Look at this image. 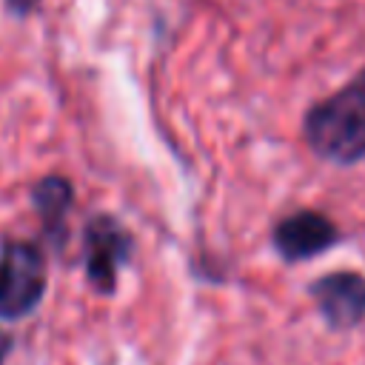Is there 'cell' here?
Here are the masks:
<instances>
[{
  "instance_id": "6da1fadb",
  "label": "cell",
  "mask_w": 365,
  "mask_h": 365,
  "mask_svg": "<svg viewBox=\"0 0 365 365\" xmlns=\"http://www.w3.org/2000/svg\"><path fill=\"white\" fill-rule=\"evenodd\" d=\"M305 140L322 160L351 165L365 157V68L305 114Z\"/></svg>"
},
{
  "instance_id": "7a4b0ae2",
  "label": "cell",
  "mask_w": 365,
  "mask_h": 365,
  "mask_svg": "<svg viewBox=\"0 0 365 365\" xmlns=\"http://www.w3.org/2000/svg\"><path fill=\"white\" fill-rule=\"evenodd\" d=\"M46 291V259L31 242H9L0 254V319H20Z\"/></svg>"
},
{
  "instance_id": "3957f363",
  "label": "cell",
  "mask_w": 365,
  "mask_h": 365,
  "mask_svg": "<svg viewBox=\"0 0 365 365\" xmlns=\"http://www.w3.org/2000/svg\"><path fill=\"white\" fill-rule=\"evenodd\" d=\"M131 257V237L114 217H94L86 228V274L100 294L117 288V274Z\"/></svg>"
},
{
  "instance_id": "277c9868",
  "label": "cell",
  "mask_w": 365,
  "mask_h": 365,
  "mask_svg": "<svg viewBox=\"0 0 365 365\" xmlns=\"http://www.w3.org/2000/svg\"><path fill=\"white\" fill-rule=\"evenodd\" d=\"M308 294L334 331H351L365 319V277L356 271H331L314 279Z\"/></svg>"
},
{
  "instance_id": "5b68a950",
  "label": "cell",
  "mask_w": 365,
  "mask_h": 365,
  "mask_svg": "<svg viewBox=\"0 0 365 365\" xmlns=\"http://www.w3.org/2000/svg\"><path fill=\"white\" fill-rule=\"evenodd\" d=\"M336 240H339L336 225L325 214L308 211V208L297 211V214H288L274 228V248L288 262L311 259V257L328 251Z\"/></svg>"
},
{
  "instance_id": "8992f818",
  "label": "cell",
  "mask_w": 365,
  "mask_h": 365,
  "mask_svg": "<svg viewBox=\"0 0 365 365\" xmlns=\"http://www.w3.org/2000/svg\"><path fill=\"white\" fill-rule=\"evenodd\" d=\"M34 205L43 217V222L48 225L51 234H63V222H66V211L71 205V185L63 177H46L37 188H34Z\"/></svg>"
},
{
  "instance_id": "52a82bcc",
  "label": "cell",
  "mask_w": 365,
  "mask_h": 365,
  "mask_svg": "<svg viewBox=\"0 0 365 365\" xmlns=\"http://www.w3.org/2000/svg\"><path fill=\"white\" fill-rule=\"evenodd\" d=\"M37 3H40V0H6V6H9L14 14H29V11L37 9Z\"/></svg>"
},
{
  "instance_id": "ba28073f",
  "label": "cell",
  "mask_w": 365,
  "mask_h": 365,
  "mask_svg": "<svg viewBox=\"0 0 365 365\" xmlns=\"http://www.w3.org/2000/svg\"><path fill=\"white\" fill-rule=\"evenodd\" d=\"M9 345H11V339H9L6 334H0V365H3V359H6V351H9Z\"/></svg>"
}]
</instances>
